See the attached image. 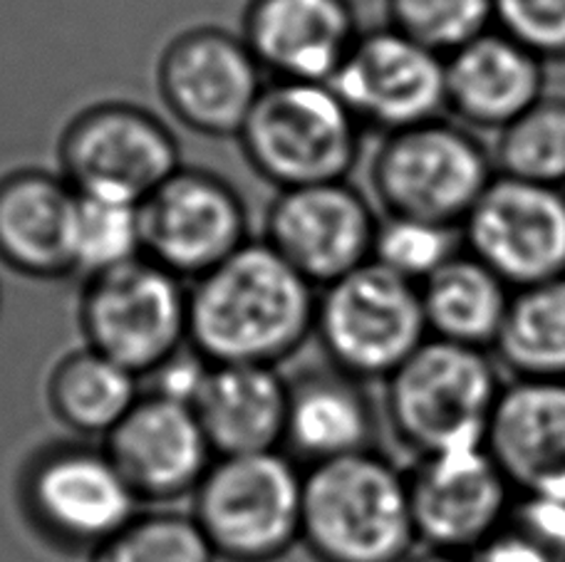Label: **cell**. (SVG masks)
<instances>
[{
    "mask_svg": "<svg viewBox=\"0 0 565 562\" xmlns=\"http://www.w3.org/2000/svg\"><path fill=\"white\" fill-rule=\"evenodd\" d=\"M318 288L264 238L189 285V345L211 365L278 367L316 335Z\"/></svg>",
    "mask_w": 565,
    "mask_h": 562,
    "instance_id": "cell-1",
    "label": "cell"
},
{
    "mask_svg": "<svg viewBox=\"0 0 565 562\" xmlns=\"http://www.w3.org/2000/svg\"><path fill=\"white\" fill-rule=\"evenodd\" d=\"M300 545L316 562H407L419 540L405 471L377 451L306 468Z\"/></svg>",
    "mask_w": 565,
    "mask_h": 562,
    "instance_id": "cell-2",
    "label": "cell"
},
{
    "mask_svg": "<svg viewBox=\"0 0 565 562\" xmlns=\"http://www.w3.org/2000/svg\"><path fill=\"white\" fill-rule=\"evenodd\" d=\"M385 385L390 424L422 458L487 446L507 381L489 349L429 337Z\"/></svg>",
    "mask_w": 565,
    "mask_h": 562,
    "instance_id": "cell-3",
    "label": "cell"
},
{
    "mask_svg": "<svg viewBox=\"0 0 565 562\" xmlns=\"http://www.w3.org/2000/svg\"><path fill=\"white\" fill-rule=\"evenodd\" d=\"M362 125L330 83L268 79L238 144L248 166L278 191L348 182Z\"/></svg>",
    "mask_w": 565,
    "mask_h": 562,
    "instance_id": "cell-4",
    "label": "cell"
},
{
    "mask_svg": "<svg viewBox=\"0 0 565 562\" xmlns=\"http://www.w3.org/2000/svg\"><path fill=\"white\" fill-rule=\"evenodd\" d=\"M306 468L286 451L216 456L191 516L224 562H278L302 536Z\"/></svg>",
    "mask_w": 565,
    "mask_h": 562,
    "instance_id": "cell-5",
    "label": "cell"
},
{
    "mask_svg": "<svg viewBox=\"0 0 565 562\" xmlns=\"http://www.w3.org/2000/svg\"><path fill=\"white\" fill-rule=\"evenodd\" d=\"M497 176L481 139L451 119L385 134L370 164L382 214L461 226Z\"/></svg>",
    "mask_w": 565,
    "mask_h": 562,
    "instance_id": "cell-6",
    "label": "cell"
},
{
    "mask_svg": "<svg viewBox=\"0 0 565 562\" xmlns=\"http://www.w3.org/2000/svg\"><path fill=\"white\" fill-rule=\"evenodd\" d=\"M316 337L340 372L387 381L429 339L419 285L370 260L318 290Z\"/></svg>",
    "mask_w": 565,
    "mask_h": 562,
    "instance_id": "cell-7",
    "label": "cell"
},
{
    "mask_svg": "<svg viewBox=\"0 0 565 562\" xmlns=\"http://www.w3.org/2000/svg\"><path fill=\"white\" fill-rule=\"evenodd\" d=\"M77 320L87 347L145 379L189 345V283L141 256L85 278Z\"/></svg>",
    "mask_w": 565,
    "mask_h": 562,
    "instance_id": "cell-8",
    "label": "cell"
},
{
    "mask_svg": "<svg viewBox=\"0 0 565 562\" xmlns=\"http://www.w3.org/2000/svg\"><path fill=\"white\" fill-rule=\"evenodd\" d=\"M181 166L171 127L135 102H97L57 139V172L75 194L141 204Z\"/></svg>",
    "mask_w": 565,
    "mask_h": 562,
    "instance_id": "cell-9",
    "label": "cell"
},
{
    "mask_svg": "<svg viewBox=\"0 0 565 562\" xmlns=\"http://www.w3.org/2000/svg\"><path fill=\"white\" fill-rule=\"evenodd\" d=\"M20 498L50 543L93 553L141 514V500L103 448L57 444L30 461Z\"/></svg>",
    "mask_w": 565,
    "mask_h": 562,
    "instance_id": "cell-10",
    "label": "cell"
},
{
    "mask_svg": "<svg viewBox=\"0 0 565 562\" xmlns=\"http://www.w3.org/2000/svg\"><path fill=\"white\" fill-rule=\"evenodd\" d=\"M139 220L145 256L189 285L254 240L238 188L186 164L141 201Z\"/></svg>",
    "mask_w": 565,
    "mask_h": 562,
    "instance_id": "cell-11",
    "label": "cell"
},
{
    "mask_svg": "<svg viewBox=\"0 0 565 562\" xmlns=\"http://www.w3.org/2000/svg\"><path fill=\"white\" fill-rule=\"evenodd\" d=\"M246 40L216 25L181 30L157 60L161 105L189 132L236 139L268 79Z\"/></svg>",
    "mask_w": 565,
    "mask_h": 562,
    "instance_id": "cell-12",
    "label": "cell"
},
{
    "mask_svg": "<svg viewBox=\"0 0 565 562\" xmlns=\"http://www.w3.org/2000/svg\"><path fill=\"white\" fill-rule=\"evenodd\" d=\"M459 230L463 250L511 290L565 275V186L497 174Z\"/></svg>",
    "mask_w": 565,
    "mask_h": 562,
    "instance_id": "cell-13",
    "label": "cell"
},
{
    "mask_svg": "<svg viewBox=\"0 0 565 562\" xmlns=\"http://www.w3.org/2000/svg\"><path fill=\"white\" fill-rule=\"evenodd\" d=\"M330 85L362 129L382 137L449 112L447 57L390 25L362 30Z\"/></svg>",
    "mask_w": 565,
    "mask_h": 562,
    "instance_id": "cell-14",
    "label": "cell"
},
{
    "mask_svg": "<svg viewBox=\"0 0 565 562\" xmlns=\"http://www.w3.org/2000/svg\"><path fill=\"white\" fill-rule=\"evenodd\" d=\"M407 480L417 540L431 553H479L519 498L487 446L422 456Z\"/></svg>",
    "mask_w": 565,
    "mask_h": 562,
    "instance_id": "cell-15",
    "label": "cell"
},
{
    "mask_svg": "<svg viewBox=\"0 0 565 562\" xmlns=\"http://www.w3.org/2000/svg\"><path fill=\"white\" fill-rule=\"evenodd\" d=\"M380 216L348 182L278 191L264 240L318 290L372 260Z\"/></svg>",
    "mask_w": 565,
    "mask_h": 562,
    "instance_id": "cell-16",
    "label": "cell"
},
{
    "mask_svg": "<svg viewBox=\"0 0 565 562\" xmlns=\"http://www.w3.org/2000/svg\"><path fill=\"white\" fill-rule=\"evenodd\" d=\"M105 451L141 506L191 498L216 461L196 411L147 391L105 439Z\"/></svg>",
    "mask_w": 565,
    "mask_h": 562,
    "instance_id": "cell-17",
    "label": "cell"
},
{
    "mask_svg": "<svg viewBox=\"0 0 565 562\" xmlns=\"http://www.w3.org/2000/svg\"><path fill=\"white\" fill-rule=\"evenodd\" d=\"M352 0H248L241 37L270 79L330 83L360 37Z\"/></svg>",
    "mask_w": 565,
    "mask_h": 562,
    "instance_id": "cell-18",
    "label": "cell"
},
{
    "mask_svg": "<svg viewBox=\"0 0 565 562\" xmlns=\"http://www.w3.org/2000/svg\"><path fill=\"white\" fill-rule=\"evenodd\" d=\"M487 448L516 496L565 504V379L507 381Z\"/></svg>",
    "mask_w": 565,
    "mask_h": 562,
    "instance_id": "cell-19",
    "label": "cell"
},
{
    "mask_svg": "<svg viewBox=\"0 0 565 562\" xmlns=\"http://www.w3.org/2000/svg\"><path fill=\"white\" fill-rule=\"evenodd\" d=\"M546 65L497 25L447 57V109L499 132L546 95Z\"/></svg>",
    "mask_w": 565,
    "mask_h": 562,
    "instance_id": "cell-20",
    "label": "cell"
},
{
    "mask_svg": "<svg viewBox=\"0 0 565 562\" xmlns=\"http://www.w3.org/2000/svg\"><path fill=\"white\" fill-rule=\"evenodd\" d=\"M75 196L50 169L23 166L0 176V263L35 280L73 275Z\"/></svg>",
    "mask_w": 565,
    "mask_h": 562,
    "instance_id": "cell-21",
    "label": "cell"
},
{
    "mask_svg": "<svg viewBox=\"0 0 565 562\" xmlns=\"http://www.w3.org/2000/svg\"><path fill=\"white\" fill-rule=\"evenodd\" d=\"M375 409L365 381L335 367L308 369L288 381L282 451L302 468L372 451Z\"/></svg>",
    "mask_w": 565,
    "mask_h": 562,
    "instance_id": "cell-22",
    "label": "cell"
},
{
    "mask_svg": "<svg viewBox=\"0 0 565 562\" xmlns=\"http://www.w3.org/2000/svg\"><path fill=\"white\" fill-rule=\"evenodd\" d=\"M194 411L216 456L278 451L286 436L288 379L278 367L214 365Z\"/></svg>",
    "mask_w": 565,
    "mask_h": 562,
    "instance_id": "cell-23",
    "label": "cell"
},
{
    "mask_svg": "<svg viewBox=\"0 0 565 562\" xmlns=\"http://www.w3.org/2000/svg\"><path fill=\"white\" fill-rule=\"evenodd\" d=\"M419 293L429 337L491 353L513 290L469 250H461L424 280Z\"/></svg>",
    "mask_w": 565,
    "mask_h": 562,
    "instance_id": "cell-24",
    "label": "cell"
},
{
    "mask_svg": "<svg viewBox=\"0 0 565 562\" xmlns=\"http://www.w3.org/2000/svg\"><path fill=\"white\" fill-rule=\"evenodd\" d=\"M141 395L135 372L87 345L60 359L47 379L50 409L77 436L107 439Z\"/></svg>",
    "mask_w": 565,
    "mask_h": 562,
    "instance_id": "cell-25",
    "label": "cell"
},
{
    "mask_svg": "<svg viewBox=\"0 0 565 562\" xmlns=\"http://www.w3.org/2000/svg\"><path fill=\"white\" fill-rule=\"evenodd\" d=\"M491 353L513 379H565V275L513 290Z\"/></svg>",
    "mask_w": 565,
    "mask_h": 562,
    "instance_id": "cell-26",
    "label": "cell"
},
{
    "mask_svg": "<svg viewBox=\"0 0 565 562\" xmlns=\"http://www.w3.org/2000/svg\"><path fill=\"white\" fill-rule=\"evenodd\" d=\"M497 174L521 182L565 186V97L543 95L497 132Z\"/></svg>",
    "mask_w": 565,
    "mask_h": 562,
    "instance_id": "cell-27",
    "label": "cell"
},
{
    "mask_svg": "<svg viewBox=\"0 0 565 562\" xmlns=\"http://www.w3.org/2000/svg\"><path fill=\"white\" fill-rule=\"evenodd\" d=\"M145 256L139 206L125 201L75 196L70 258L73 275L93 278Z\"/></svg>",
    "mask_w": 565,
    "mask_h": 562,
    "instance_id": "cell-28",
    "label": "cell"
},
{
    "mask_svg": "<svg viewBox=\"0 0 565 562\" xmlns=\"http://www.w3.org/2000/svg\"><path fill=\"white\" fill-rule=\"evenodd\" d=\"M191 514L141 510L117 536L89 553V562H216Z\"/></svg>",
    "mask_w": 565,
    "mask_h": 562,
    "instance_id": "cell-29",
    "label": "cell"
},
{
    "mask_svg": "<svg viewBox=\"0 0 565 562\" xmlns=\"http://www.w3.org/2000/svg\"><path fill=\"white\" fill-rule=\"evenodd\" d=\"M461 230L415 216L382 214L372 244V263L422 285L429 275L461 253Z\"/></svg>",
    "mask_w": 565,
    "mask_h": 562,
    "instance_id": "cell-30",
    "label": "cell"
},
{
    "mask_svg": "<svg viewBox=\"0 0 565 562\" xmlns=\"http://www.w3.org/2000/svg\"><path fill=\"white\" fill-rule=\"evenodd\" d=\"M387 25L449 57L493 28V0H385Z\"/></svg>",
    "mask_w": 565,
    "mask_h": 562,
    "instance_id": "cell-31",
    "label": "cell"
},
{
    "mask_svg": "<svg viewBox=\"0 0 565 562\" xmlns=\"http://www.w3.org/2000/svg\"><path fill=\"white\" fill-rule=\"evenodd\" d=\"M473 558L479 562H565V504L519 496L497 536Z\"/></svg>",
    "mask_w": 565,
    "mask_h": 562,
    "instance_id": "cell-32",
    "label": "cell"
},
{
    "mask_svg": "<svg viewBox=\"0 0 565 562\" xmlns=\"http://www.w3.org/2000/svg\"><path fill=\"white\" fill-rule=\"evenodd\" d=\"M493 25L543 63H565V0H493Z\"/></svg>",
    "mask_w": 565,
    "mask_h": 562,
    "instance_id": "cell-33",
    "label": "cell"
},
{
    "mask_svg": "<svg viewBox=\"0 0 565 562\" xmlns=\"http://www.w3.org/2000/svg\"><path fill=\"white\" fill-rule=\"evenodd\" d=\"M211 367L214 365H211L204 355L196 353L191 345H186L169 359H164L154 372H149L145 377L149 381V387L145 391L147 395L177 401V404L194 409L201 389H204L209 379Z\"/></svg>",
    "mask_w": 565,
    "mask_h": 562,
    "instance_id": "cell-34",
    "label": "cell"
},
{
    "mask_svg": "<svg viewBox=\"0 0 565 562\" xmlns=\"http://www.w3.org/2000/svg\"><path fill=\"white\" fill-rule=\"evenodd\" d=\"M407 562H479L473 555H447V553H431L424 550L422 555H412Z\"/></svg>",
    "mask_w": 565,
    "mask_h": 562,
    "instance_id": "cell-35",
    "label": "cell"
}]
</instances>
